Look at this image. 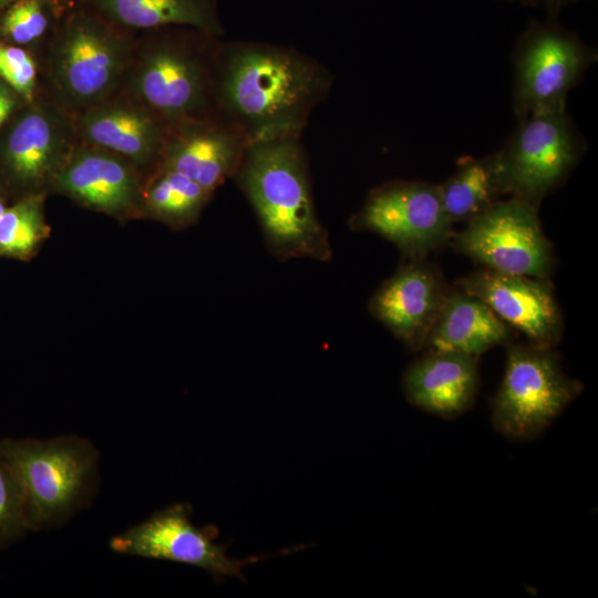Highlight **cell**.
Returning <instances> with one entry per match:
<instances>
[{"label": "cell", "mask_w": 598, "mask_h": 598, "mask_svg": "<svg viewBox=\"0 0 598 598\" xmlns=\"http://www.w3.org/2000/svg\"><path fill=\"white\" fill-rule=\"evenodd\" d=\"M437 185L443 208L453 225L468 223L506 196L497 152L467 158Z\"/></svg>", "instance_id": "21"}, {"label": "cell", "mask_w": 598, "mask_h": 598, "mask_svg": "<svg viewBox=\"0 0 598 598\" xmlns=\"http://www.w3.org/2000/svg\"><path fill=\"white\" fill-rule=\"evenodd\" d=\"M581 389L577 380L564 372L551 348L511 344L504 378L492 401V424L508 439H534L578 396Z\"/></svg>", "instance_id": "4"}, {"label": "cell", "mask_w": 598, "mask_h": 598, "mask_svg": "<svg viewBox=\"0 0 598 598\" xmlns=\"http://www.w3.org/2000/svg\"><path fill=\"white\" fill-rule=\"evenodd\" d=\"M457 287L485 302L528 343L551 348L559 342L563 316L547 280L485 268L457 281Z\"/></svg>", "instance_id": "12"}, {"label": "cell", "mask_w": 598, "mask_h": 598, "mask_svg": "<svg viewBox=\"0 0 598 598\" xmlns=\"http://www.w3.org/2000/svg\"><path fill=\"white\" fill-rule=\"evenodd\" d=\"M586 150L567 109L532 114L497 151L506 196L535 207L558 187Z\"/></svg>", "instance_id": "6"}, {"label": "cell", "mask_w": 598, "mask_h": 598, "mask_svg": "<svg viewBox=\"0 0 598 598\" xmlns=\"http://www.w3.org/2000/svg\"><path fill=\"white\" fill-rule=\"evenodd\" d=\"M43 197L32 194L6 208L0 217V256L25 259L48 237Z\"/></svg>", "instance_id": "23"}, {"label": "cell", "mask_w": 598, "mask_h": 598, "mask_svg": "<svg viewBox=\"0 0 598 598\" xmlns=\"http://www.w3.org/2000/svg\"><path fill=\"white\" fill-rule=\"evenodd\" d=\"M192 514L193 508L187 503L167 506L112 537L110 549L120 555L190 565L205 570L219 582L226 577L246 581L243 569L247 565L300 548H288L265 556L234 558L227 553V544L216 542L218 528L214 525L196 526Z\"/></svg>", "instance_id": "8"}, {"label": "cell", "mask_w": 598, "mask_h": 598, "mask_svg": "<svg viewBox=\"0 0 598 598\" xmlns=\"http://www.w3.org/2000/svg\"><path fill=\"white\" fill-rule=\"evenodd\" d=\"M4 209H6V207H4V205L2 204V202L0 200V217H1V215L3 214Z\"/></svg>", "instance_id": "30"}, {"label": "cell", "mask_w": 598, "mask_h": 598, "mask_svg": "<svg viewBox=\"0 0 598 598\" xmlns=\"http://www.w3.org/2000/svg\"><path fill=\"white\" fill-rule=\"evenodd\" d=\"M44 3V0H13L0 18L1 35L17 44L39 39L49 24Z\"/></svg>", "instance_id": "25"}, {"label": "cell", "mask_w": 598, "mask_h": 598, "mask_svg": "<svg viewBox=\"0 0 598 598\" xmlns=\"http://www.w3.org/2000/svg\"><path fill=\"white\" fill-rule=\"evenodd\" d=\"M248 141L218 114L168 126L159 168L179 173L214 193L234 178Z\"/></svg>", "instance_id": "13"}, {"label": "cell", "mask_w": 598, "mask_h": 598, "mask_svg": "<svg viewBox=\"0 0 598 598\" xmlns=\"http://www.w3.org/2000/svg\"><path fill=\"white\" fill-rule=\"evenodd\" d=\"M350 227L382 236L408 259H424L448 241L453 224L437 184L398 179L372 189Z\"/></svg>", "instance_id": "10"}, {"label": "cell", "mask_w": 598, "mask_h": 598, "mask_svg": "<svg viewBox=\"0 0 598 598\" xmlns=\"http://www.w3.org/2000/svg\"><path fill=\"white\" fill-rule=\"evenodd\" d=\"M478 384V357L436 349L414 360L402 379L409 403L445 419L460 416L473 406Z\"/></svg>", "instance_id": "16"}, {"label": "cell", "mask_w": 598, "mask_h": 598, "mask_svg": "<svg viewBox=\"0 0 598 598\" xmlns=\"http://www.w3.org/2000/svg\"><path fill=\"white\" fill-rule=\"evenodd\" d=\"M29 532L20 482L0 446V549L12 545Z\"/></svg>", "instance_id": "24"}, {"label": "cell", "mask_w": 598, "mask_h": 598, "mask_svg": "<svg viewBox=\"0 0 598 598\" xmlns=\"http://www.w3.org/2000/svg\"><path fill=\"white\" fill-rule=\"evenodd\" d=\"M212 195V192L193 179L159 168L143 192L142 205L153 218L174 229H183L197 220Z\"/></svg>", "instance_id": "22"}, {"label": "cell", "mask_w": 598, "mask_h": 598, "mask_svg": "<svg viewBox=\"0 0 598 598\" xmlns=\"http://www.w3.org/2000/svg\"><path fill=\"white\" fill-rule=\"evenodd\" d=\"M512 328L481 299L460 287L450 289L425 348L480 357L507 343Z\"/></svg>", "instance_id": "19"}, {"label": "cell", "mask_w": 598, "mask_h": 598, "mask_svg": "<svg viewBox=\"0 0 598 598\" xmlns=\"http://www.w3.org/2000/svg\"><path fill=\"white\" fill-rule=\"evenodd\" d=\"M455 248L485 268L546 280L554 256L538 208L509 197L465 224Z\"/></svg>", "instance_id": "9"}, {"label": "cell", "mask_w": 598, "mask_h": 598, "mask_svg": "<svg viewBox=\"0 0 598 598\" xmlns=\"http://www.w3.org/2000/svg\"><path fill=\"white\" fill-rule=\"evenodd\" d=\"M80 128L92 145L140 166L161 164L168 133L153 112L117 104L93 106L81 117Z\"/></svg>", "instance_id": "17"}, {"label": "cell", "mask_w": 598, "mask_h": 598, "mask_svg": "<svg viewBox=\"0 0 598 598\" xmlns=\"http://www.w3.org/2000/svg\"><path fill=\"white\" fill-rule=\"evenodd\" d=\"M20 482L30 532L66 525L92 505L101 485L100 452L71 434L49 439H0Z\"/></svg>", "instance_id": "3"}, {"label": "cell", "mask_w": 598, "mask_h": 598, "mask_svg": "<svg viewBox=\"0 0 598 598\" xmlns=\"http://www.w3.org/2000/svg\"><path fill=\"white\" fill-rule=\"evenodd\" d=\"M13 0H0V12L4 7L9 6Z\"/></svg>", "instance_id": "29"}, {"label": "cell", "mask_w": 598, "mask_h": 598, "mask_svg": "<svg viewBox=\"0 0 598 598\" xmlns=\"http://www.w3.org/2000/svg\"><path fill=\"white\" fill-rule=\"evenodd\" d=\"M523 1H530V2H545V3H549V4H559V3H563L567 0H523Z\"/></svg>", "instance_id": "28"}, {"label": "cell", "mask_w": 598, "mask_h": 598, "mask_svg": "<svg viewBox=\"0 0 598 598\" xmlns=\"http://www.w3.org/2000/svg\"><path fill=\"white\" fill-rule=\"evenodd\" d=\"M71 152L64 122L49 110L37 109L12 127L3 155L10 175L18 183L39 187L52 183Z\"/></svg>", "instance_id": "18"}, {"label": "cell", "mask_w": 598, "mask_h": 598, "mask_svg": "<svg viewBox=\"0 0 598 598\" xmlns=\"http://www.w3.org/2000/svg\"><path fill=\"white\" fill-rule=\"evenodd\" d=\"M128 62L126 44L102 23L72 20L55 42L52 70L60 90L75 103L92 104L116 85Z\"/></svg>", "instance_id": "11"}, {"label": "cell", "mask_w": 598, "mask_h": 598, "mask_svg": "<svg viewBox=\"0 0 598 598\" xmlns=\"http://www.w3.org/2000/svg\"><path fill=\"white\" fill-rule=\"evenodd\" d=\"M35 75V63L27 51L0 41V76L25 100L33 96Z\"/></svg>", "instance_id": "26"}, {"label": "cell", "mask_w": 598, "mask_h": 598, "mask_svg": "<svg viewBox=\"0 0 598 598\" xmlns=\"http://www.w3.org/2000/svg\"><path fill=\"white\" fill-rule=\"evenodd\" d=\"M596 60L592 48L557 22H532L514 51L513 110L517 120L567 109L569 92Z\"/></svg>", "instance_id": "7"}, {"label": "cell", "mask_w": 598, "mask_h": 598, "mask_svg": "<svg viewBox=\"0 0 598 598\" xmlns=\"http://www.w3.org/2000/svg\"><path fill=\"white\" fill-rule=\"evenodd\" d=\"M111 20L133 28L181 25L214 37L224 33L214 0H93Z\"/></svg>", "instance_id": "20"}, {"label": "cell", "mask_w": 598, "mask_h": 598, "mask_svg": "<svg viewBox=\"0 0 598 598\" xmlns=\"http://www.w3.org/2000/svg\"><path fill=\"white\" fill-rule=\"evenodd\" d=\"M450 288L423 259H409L375 291L371 315L411 350L425 348Z\"/></svg>", "instance_id": "14"}, {"label": "cell", "mask_w": 598, "mask_h": 598, "mask_svg": "<svg viewBox=\"0 0 598 598\" xmlns=\"http://www.w3.org/2000/svg\"><path fill=\"white\" fill-rule=\"evenodd\" d=\"M331 85L328 69L293 48L258 41L218 43L216 112L248 143L301 136Z\"/></svg>", "instance_id": "1"}, {"label": "cell", "mask_w": 598, "mask_h": 598, "mask_svg": "<svg viewBox=\"0 0 598 598\" xmlns=\"http://www.w3.org/2000/svg\"><path fill=\"white\" fill-rule=\"evenodd\" d=\"M51 184L83 205L117 218L131 216L143 200L133 165L100 147L72 151Z\"/></svg>", "instance_id": "15"}, {"label": "cell", "mask_w": 598, "mask_h": 598, "mask_svg": "<svg viewBox=\"0 0 598 598\" xmlns=\"http://www.w3.org/2000/svg\"><path fill=\"white\" fill-rule=\"evenodd\" d=\"M301 136L249 143L234 176L278 260L329 261L332 248L313 204Z\"/></svg>", "instance_id": "2"}, {"label": "cell", "mask_w": 598, "mask_h": 598, "mask_svg": "<svg viewBox=\"0 0 598 598\" xmlns=\"http://www.w3.org/2000/svg\"><path fill=\"white\" fill-rule=\"evenodd\" d=\"M14 106V100L10 92L0 84V126L7 120Z\"/></svg>", "instance_id": "27"}, {"label": "cell", "mask_w": 598, "mask_h": 598, "mask_svg": "<svg viewBox=\"0 0 598 598\" xmlns=\"http://www.w3.org/2000/svg\"><path fill=\"white\" fill-rule=\"evenodd\" d=\"M217 47L185 37H163L142 54L134 86L145 105L168 126L217 114Z\"/></svg>", "instance_id": "5"}]
</instances>
